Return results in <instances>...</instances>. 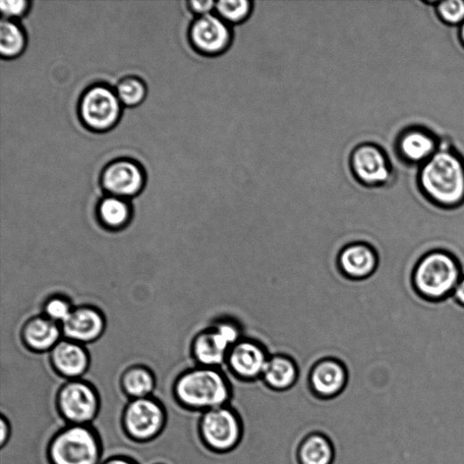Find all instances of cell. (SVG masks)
<instances>
[{
    "label": "cell",
    "mask_w": 464,
    "mask_h": 464,
    "mask_svg": "<svg viewBox=\"0 0 464 464\" xmlns=\"http://www.w3.org/2000/svg\"><path fill=\"white\" fill-rule=\"evenodd\" d=\"M420 187L432 203L445 208L464 203V162L456 153L439 149L423 164Z\"/></svg>",
    "instance_id": "6da1fadb"
},
{
    "label": "cell",
    "mask_w": 464,
    "mask_h": 464,
    "mask_svg": "<svg viewBox=\"0 0 464 464\" xmlns=\"http://www.w3.org/2000/svg\"><path fill=\"white\" fill-rule=\"evenodd\" d=\"M52 362L55 369L70 378L81 377L88 368V357L77 342L58 343L52 352Z\"/></svg>",
    "instance_id": "2e32d148"
},
{
    "label": "cell",
    "mask_w": 464,
    "mask_h": 464,
    "mask_svg": "<svg viewBox=\"0 0 464 464\" xmlns=\"http://www.w3.org/2000/svg\"><path fill=\"white\" fill-rule=\"evenodd\" d=\"M30 8V2L28 0H2L0 2V12L3 19L14 21L21 20L25 17Z\"/></svg>",
    "instance_id": "83f0119b"
},
{
    "label": "cell",
    "mask_w": 464,
    "mask_h": 464,
    "mask_svg": "<svg viewBox=\"0 0 464 464\" xmlns=\"http://www.w3.org/2000/svg\"><path fill=\"white\" fill-rule=\"evenodd\" d=\"M27 47V36L19 21H0V54L3 60H15Z\"/></svg>",
    "instance_id": "44dd1931"
},
{
    "label": "cell",
    "mask_w": 464,
    "mask_h": 464,
    "mask_svg": "<svg viewBox=\"0 0 464 464\" xmlns=\"http://www.w3.org/2000/svg\"><path fill=\"white\" fill-rule=\"evenodd\" d=\"M461 278L460 267L452 255L443 251H434L417 264L413 284L422 298L436 302L452 294Z\"/></svg>",
    "instance_id": "3957f363"
},
{
    "label": "cell",
    "mask_w": 464,
    "mask_h": 464,
    "mask_svg": "<svg viewBox=\"0 0 464 464\" xmlns=\"http://www.w3.org/2000/svg\"><path fill=\"white\" fill-rule=\"evenodd\" d=\"M145 174L140 166L128 159L114 160L101 174V186L112 196L137 197L144 188Z\"/></svg>",
    "instance_id": "7c38bea8"
},
{
    "label": "cell",
    "mask_w": 464,
    "mask_h": 464,
    "mask_svg": "<svg viewBox=\"0 0 464 464\" xmlns=\"http://www.w3.org/2000/svg\"><path fill=\"white\" fill-rule=\"evenodd\" d=\"M103 464H136L132 460L124 458V457H113L106 461H104Z\"/></svg>",
    "instance_id": "d6a6232c"
},
{
    "label": "cell",
    "mask_w": 464,
    "mask_h": 464,
    "mask_svg": "<svg viewBox=\"0 0 464 464\" xmlns=\"http://www.w3.org/2000/svg\"><path fill=\"white\" fill-rule=\"evenodd\" d=\"M46 311L49 319L53 321H66L73 311L70 305L64 300L54 299L46 307Z\"/></svg>",
    "instance_id": "f1b7e54d"
},
{
    "label": "cell",
    "mask_w": 464,
    "mask_h": 464,
    "mask_svg": "<svg viewBox=\"0 0 464 464\" xmlns=\"http://www.w3.org/2000/svg\"><path fill=\"white\" fill-rule=\"evenodd\" d=\"M200 430L206 444L218 452L234 449L241 441L243 435L238 416L228 406L205 411Z\"/></svg>",
    "instance_id": "9c48e42d"
},
{
    "label": "cell",
    "mask_w": 464,
    "mask_h": 464,
    "mask_svg": "<svg viewBox=\"0 0 464 464\" xmlns=\"http://www.w3.org/2000/svg\"><path fill=\"white\" fill-rule=\"evenodd\" d=\"M166 422V413L160 402L151 398L129 402L123 415V427L128 436L137 442L156 438Z\"/></svg>",
    "instance_id": "52a82bcc"
},
{
    "label": "cell",
    "mask_w": 464,
    "mask_h": 464,
    "mask_svg": "<svg viewBox=\"0 0 464 464\" xmlns=\"http://www.w3.org/2000/svg\"><path fill=\"white\" fill-rule=\"evenodd\" d=\"M25 54V53H24ZM29 57V56H28ZM30 60V58H29ZM31 61V60H30ZM32 62V61H31ZM34 63V62H33ZM35 65V64H34ZM36 66V65H35ZM37 67V66H36ZM38 69V68H37ZM40 71V70H39ZM41 72V71H40ZM42 73V72H41ZM44 76V75H43ZM45 77V76H44ZM46 78V77H45ZM47 80V79H46Z\"/></svg>",
    "instance_id": "e575fe53"
},
{
    "label": "cell",
    "mask_w": 464,
    "mask_h": 464,
    "mask_svg": "<svg viewBox=\"0 0 464 464\" xmlns=\"http://www.w3.org/2000/svg\"><path fill=\"white\" fill-rule=\"evenodd\" d=\"M57 409L73 426L94 423L100 410V398L93 386L80 381L65 385L57 396Z\"/></svg>",
    "instance_id": "8992f818"
},
{
    "label": "cell",
    "mask_w": 464,
    "mask_h": 464,
    "mask_svg": "<svg viewBox=\"0 0 464 464\" xmlns=\"http://www.w3.org/2000/svg\"><path fill=\"white\" fill-rule=\"evenodd\" d=\"M460 38L462 44L464 45V23L460 26Z\"/></svg>",
    "instance_id": "836d02e7"
},
{
    "label": "cell",
    "mask_w": 464,
    "mask_h": 464,
    "mask_svg": "<svg viewBox=\"0 0 464 464\" xmlns=\"http://www.w3.org/2000/svg\"><path fill=\"white\" fill-rule=\"evenodd\" d=\"M338 263L345 276L361 279L371 276L376 271L378 259L377 254L369 245L353 244L342 250Z\"/></svg>",
    "instance_id": "9a60e30c"
},
{
    "label": "cell",
    "mask_w": 464,
    "mask_h": 464,
    "mask_svg": "<svg viewBox=\"0 0 464 464\" xmlns=\"http://www.w3.org/2000/svg\"><path fill=\"white\" fill-rule=\"evenodd\" d=\"M334 451L330 442L321 435H312L302 443L300 459L302 464H331Z\"/></svg>",
    "instance_id": "603a6c76"
},
{
    "label": "cell",
    "mask_w": 464,
    "mask_h": 464,
    "mask_svg": "<svg viewBox=\"0 0 464 464\" xmlns=\"http://www.w3.org/2000/svg\"><path fill=\"white\" fill-rule=\"evenodd\" d=\"M439 19L450 26H461L464 23V2L462 0H448L435 4Z\"/></svg>",
    "instance_id": "4316f807"
},
{
    "label": "cell",
    "mask_w": 464,
    "mask_h": 464,
    "mask_svg": "<svg viewBox=\"0 0 464 464\" xmlns=\"http://www.w3.org/2000/svg\"><path fill=\"white\" fill-rule=\"evenodd\" d=\"M398 147L405 160L423 164L439 150L436 139L428 131L418 128L404 132Z\"/></svg>",
    "instance_id": "ac0fdd59"
},
{
    "label": "cell",
    "mask_w": 464,
    "mask_h": 464,
    "mask_svg": "<svg viewBox=\"0 0 464 464\" xmlns=\"http://www.w3.org/2000/svg\"><path fill=\"white\" fill-rule=\"evenodd\" d=\"M189 39L202 56L216 57L231 46L234 35L230 26L216 14L195 18L189 29Z\"/></svg>",
    "instance_id": "30bf717a"
},
{
    "label": "cell",
    "mask_w": 464,
    "mask_h": 464,
    "mask_svg": "<svg viewBox=\"0 0 464 464\" xmlns=\"http://www.w3.org/2000/svg\"><path fill=\"white\" fill-rule=\"evenodd\" d=\"M61 331L49 319H35L24 329V338L32 350L45 352L54 347L60 339Z\"/></svg>",
    "instance_id": "ffe728a7"
},
{
    "label": "cell",
    "mask_w": 464,
    "mask_h": 464,
    "mask_svg": "<svg viewBox=\"0 0 464 464\" xmlns=\"http://www.w3.org/2000/svg\"><path fill=\"white\" fill-rule=\"evenodd\" d=\"M155 386L152 373L145 369H133L123 377V387L127 394L135 398H146Z\"/></svg>",
    "instance_id": "d4e9b609"
},
{
    "label": "cell",
    "mask_w": 464,
    "mask_h": 464,
    "mask_svg": "<svg viewBox=\"0 0 464 464\" xmlns=\"http://www.w3.org/2000/svg\"><path fill=\"white\" fill-rule=\"evenodd\" d=\"M2 441L0 443H2V447H4L8 443L12 436L11 424L4 416L2 418Z\"/></svg>",
    "instance_id": "4dcf8cb0"
},
{
    "label": "cell",
    "mask_w": 464,
    "mask_h": 464,
    "mask_svg": "<svg viewBox=\"0 0 464 464\" xmlns=\"http://www.w3.org/2000/svg\"><path fill=\"white\" fill-rule=\"evenodd\" d=\"M98 213L105 225L120 227L129 220L131 208L125 199L110 195L101 201Z\"/></svg>",
    "instance_id": "cb8c5ba5"
},
{
    "label": "cell",
    "mask_w": 464,
    "mask_h": 464,
    "mask_svg": "<svg viewBox=\"0 0 464 464\" xmlns=\"http://www.w3.org/2000/svg\"><path fill=\"white\" fill-rule=\"evenodd\" d=\"M101 85L112 87L123 106L126 107L137 106L146 98V86L142 79L137 77L116 79L114 82H105Z\"/></svg>",
    "instance_id": "7402d4cb"
},
{
    "label": "cell",
    "mask_w": 464,
    "mask_h": 464,
    "mask_svg": "<svg viewBox=\"0 0 464 464\" xmlns=\"http://www.w3.org/2000/svg\"><path fill=\"white\" fill-rule=\"evenodd\" d=\"M240 336V328L234 322H219L213 329L197 336L194 344L195 355L205 368L217 369L226 364L232 346L241 340Z\"/></svg>",
    "instance_id": "ba28073f"
},
{
    "label": "cell",
    "mask_w": 464,
    "mask_h": 464,
    "mask_svg": "<svg viewBox=\"0 0 464 464\" xmlns=\"http://www.w3.org/2000/svg\"><path fill=\"white\" fill-rule=\"evenodd\" d=\"M270 357L261 345L252 340H240L232 346L226 369L243 380L261 378Z\"/></svg>",
    "instance_id": "4fadbf2b"
},
{
    "label": "cell",
    "mask_w": 464,
    "mask_h": 464,
    "mask_svg": "<svg viewBox=\"0 0 464 464\" xmlns=\"http://www.w3.org/2000/svg\"><path fill=\"white\" fill-rule=\"evenodd\" d=\"M300 376L298 364L286 356L270 357L262 374V380L275 390H286L294 385Z\"/></svg>",
    "instance_id": "d6986e66"
},
{
    "label": "cell",
    "mask_w": 464,
    "mask_h": 464,
    "mask_svg": "<svg viewBox=\"0 0 464 464\" xmlns=\"http://www.w3.org/2000/svg\"><path fill=\"white\" fill-rule=\"evenodd\" d=\"M253 11V3L250 0H222L216 3L215 12L229 26L245 22Z\"/></svg>",
    "instance_id": "484cf974"
},
{
    "label": "cell",
    "mask_w": 464,
    "mask_h": 464,
    "mask_svg": "<svg viewBox=\"0 0 464 464\" xmlns=\"http://www.w3.org/2000/svg\"><path fill=\"white\" fill-rule=\"evenodd\" d=\"M174 395L187 409L208 411L224 408L230 389L223 370L202 368L185 373L174 385Z\"/></svg>",
    "instance_id": "7a4b0ae2"
},
{
    "label": "cell",
    "mask_w": 464,
    "mask_h": 464,
    "mask_svg": "<svg viewBox=\"0 0 464 464\" xmlns=\"http://www.w3.org/2000/svg\"><path fill=\"white\" fill-rule=\"evenodd\" d=\"M102 446L95 430L72 426L57 432L47 445L51 464H100Z\"/></svg>",
    "instance_id": "277c9868"
},
{
    "label": "cell",
    "mask_w": 464,
    "mask_h": 464,
    "mask_svg": "<svg viewBox=\"0 0 464 464\" xmlns=\"http://www.w3.org/2000/svg\"><path fill=\"white\" fill-rule=\"evenodd\" d=\"M62 324L65 335L77 343L95 340L104 327L100 313L87 308L73 311Z\"/></svg>",
    "instance_id": "e0dca14e"
},
{
    "label": "cell",
    "mask_w": 464,
    "mask_h": 464,
    "mask_svg": "<svg viewBox=\"0 0 464 464\" xmlns=\"http://www.w3.org/2000/svg\"><path fill=\"white\" fill-rule=\"evenodd\" d=\"M216 3L212 0H192L188 2V8L194 16L203 17L211 14L212 11H215Z\"/></svg>",
    "instance_id": "f546056e"
},
{
    "label": "cell",
    "mask_w": 464,
    "mask_h": 464,
    "mask_svg": "<svg viewBox=\"0 0 464 464\" xmlns=\"http://www.w3.org/2000/svg\"><path fill=\"white\" fill-rule=\"evenodd\" d=\"M347 377V368L333 359H326L316 363L310 373L313 391L323 397H331L341 393L346 385Z\"/></svg>",
    "instance_id": "5bb4252c"
},
{
    "label": "cell",
    "mask_w": 464,
    "mask_h": 464,
    "mask_svg": "<svg viewBox=\"0 0 464 464\" xmlns=\"http://www.w3.org/2000/svg\"><path fill=\"white\" fill-rule=\"evenodd\" d=\"M459 305L464 307V277L460 278L452 294Z\"/></svg>",
    "instance_id": "1f68e13d"
},
{
    "label": "cell",
    "mask_w": 464,
    "mask_h": 464,
    "mask_svg": "<svg viewBox=\"0 0 464 464\" xmlns=\"http://www.w3.org/2000/svg\"><path fill=\"white\" fill-rule=\"evenodd\" d=\"M350 166L356 180L365 186H384L392 177L386 153L375 144L365 143L356 146L351 154Z\"/></svg>",
    "instance_id": "8fae6325"
},
{
    "label": "cell",
    "mask_w": 464,
    "mask_h": 464,
    "mask_svg": "<svg viewBox=\"0 0 464 464\" xmlns=\"http://www.w3.org/2000/svg\"><path fill=\"white\" fill-rule=\"evenodd\" d=\"M123 104L114 90L105 85L88 87L79 101V115L84 125L95 132H106L119 123Z\"/></svg>",
    "instance_id": "5b68a950"
}]
</instances>
